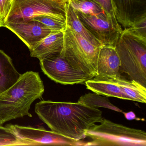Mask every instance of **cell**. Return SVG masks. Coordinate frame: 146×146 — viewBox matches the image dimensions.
<instances>
[{
	"mask_svg": "<svg viewBox=\"0 0 146 146\" xmlns=\"http://www.w3.org/2000/svg\"><path fill=\"white\" fill-rule=\"evenodd\" d=\"M4 27V24L2 23L1 18V17H0V27Z\"/></svg>",
	"mask_w": 146,
	"mask_h": 146,
	"instance_id": "484cf974",
	"label": "cell"
},
{
	"mask_svg": "<svg viewBox=\"0 0 146 146\" xmlns=\"http://www.w3.org/2000/svg\"><path fill=\"white\" fill-rule=\"evenodd\" d=\"M70 2L75 11L84 14L96 16H108L100 6L92 0H70Z\"/></svg>",
	"mask_w": 146,
	"mask_h": 146,
	"instance_id": "d6986e66",
	"label": "cell"
},
{
	"mask_svg": "<svg viewBox=\"0 0 146 146\" xmlns=\"http://www.w3.org/2000/svg\"><path fill=\"white\" fill-rule=\"evenodd\" d=\"M12 0H0V17L5 24L11 6Z\"/></svg>",
	"mask_w": 146,
	"mask_h": 146,
	"instance_id": "603a6c76",
	"label": "cell"
},
{
	"mask_svg": "<svg viewBox=\"0 0 146 146\" xmlns=\"http://www.w3.org/2000/svg\"><path fill=\"white\" fill-rule=\"evenodd\" d=\"M86 131V137L92 139L86 146H146V133L103 118Z\"/></svg>",
	"mask_w": 146,
	"mask_h": 146,
	"instance_id": "277c9868",
	"label": "cell"
},
{
	"mask_svg": "<svg viewBox=\"0 0 146 146\" xmlns=\"http://www.w3.org/2000/svg\"><path fill=\"white\" fill-rule=\"evenodd\" d=\"M30 146L26 141L17 136L10 128L0 125V146Z\"/></svg>",
	"mask_w": 146,
	"mask_h": 146,
	"instance_id": "ffe728a7",
	"label": "cell"
},
{
	"mask_svg": "<svg viewBox=\"0 0 146 146\" xmlns=\"http://www.w3.org/2000/svg\"><path fill=\"white\" fill-rule=\"evenodd\" d=\"M120 61V75L125 73L146 88V41L123 30L115 46Z\"/></svg>",
	"mask_w": 146,
	"mask_h": 146,
	"instance_id": "3957f363",
	"label": "cell"
},
{
	"mask_svg": "<svg viewBox=\"0 0 146 146\" xmlns=\"http://www.w3.org/2000/svg\"><path fill=\"white\" fill-rule=\"evenodd\" d=\"M45 91L39 73L28 71L9 88L0 94V125L25 116L32 117V103L40 99Z\"/></svg>",
	"mask_w": 146,
	"mask_h": 146,
	"instance_id": "7a4b0ae2",
	"label": "cell"
},
{
	"mask_svg": "<svg viewBox=\"0 0 146 146\" xmlns=\"http://www.w3.org/2000/svg\"><path fill=\"white\" fill-rule=\"evenodd\" d=\"M122 113H123L125 118L128 120H133L136 118L135 114L133 111H129L128 112H123Z\"/></svg>",
	"mask_w": 146,
	"mask_h": 146,
	"instance_id": "d4e9b609",
	"label": "cell"
},
{
	"mask_svg": "<svg viewBox=\"0 0 146 146\" xmlns=\"http://www.w3.org/2000/svg\"><path fill=\"white\" fill-rule=\"evenodd\" d=\"M70 0H12L5 23L46 15L66 22V5Z\"/></svg>",
	"mask_w": 146,
	"mask_h": 146,
	"instance_id": "8992f818",
	"label": "cell"
},
{
	"mask_svg": "<svg viewBox=\"0 0 146 146\" xmlns=\"http://www.w3.org/2000/svg\"><path fill=\"white\" fill-rule=\"evenodd\" d=\"M31 19L38 21L44 25L52 32L63 31L66 27L65 21L46 15H41Z\"/></svg>",
	"mask_w": 146,
	"mask_h": 146,
	"instance_id": "44dd1931",
	"label": "cell"
},
{
	"mask_svg": "<svg viewBox=\"0 0 146 146\" xmlns=\"http://www.w3.org/2000/svg\"><path fill=\"white\" fill-rule=\"evenodd\" d=\"M87 88L101 95L127 100L115 78L96 76L85 82Z\"/></svg>",
	"mask_w": 146,
	"mask_h": 146,
	"instance_id": "4fadbf2b",
	"label": "cell"
},
{
	"mask_svg": "<svg viewBox=\"0 0 146 146\" xmlns=\"http://www.w3.org/2000/svg\"><path fill=\"white\" fill-rule=\"evenodd\" d=\"M78 102L93 108H105L119 112H123L121 109L111 103L106 97H103L94 93L84 95L79 98Z\"/></svg>",
	"mask_w": 146,
	"mask_h": 146,
	"instance_id": "ac0fdd59",
	"label": "cell"
},
{
	"mask_svg": "<svg viewBox=\"0 0 146 146\" xmlns=\"http://www.w3.org/2000/svg\"><path fill=\"white\" fill-rule=\"evenodd\" d=\"M66 23L72 30L92 44L98 46H102L100 42L90 33L81 22L76 11L71 5L70 1L66 5Z\"/></svg>",
	"mask_w": 146,
	"mask_h": 146,
	"instance_id": "e0dca14e",
	"label": "cell"
},
{
	"mask_svg": "<svg viewBox=\"0 0 146 146\" xmlns=\"http://www.w3.org/2000/svg\"><path fill=\"white\" fill-rule=\"evenodd\" d=\"M63 31L52 32L42 39L29 50L31 56L40 60L50 54L61 52L64 44Z\"/></svg>",
	"mask_w": 146,
	"mask_h": 146,
	"instance_id": "5bb4252c",
	"label": "cell"
},
{
	"mask_svg": "<svg viewBox=\"0 0 146 146\" xmlns=\"http://www.w3.org/2000/svg\"><path fill=\"white\" fill-rule=\"evenodd\" d=\"M21 76L12 59L0 49V94L12 86Z\"/></svg>",
	"mask_w": 146,
	"mask_h": 146,
	"instance_id": "9a60e30c",
	"label": "cell"
},
{
	"mask_svg": "<svg viewBox=\"0 0 146 146\" xmlns=\"http://www.w3.org/2000/svg\"><path fill=\"white\" fill-rule=\"evenodd\" d=\"M20 139L26 141L30 146H86L87 142L77 141L64 136L42 127L34 128L18 125H6Z\"/></svg>",
	"mask_w": 146,
	"mask_h": 146,
	"instance_id": "9c48e42d",
	"label": "cell"
},
{
	"mask_svg": "<svg viewBox=\"0 0 146 146\" xmlns=\"http://www.w3.org/2000/svg\"><path fill=\"white\" fill-rule=\"evenodd\" d=\"M120 67V59L115 47L102 46L97 59L96 76L117 78L121 76Z\"/></svg>",
	"mask_w": 146,
	"mask_h": 146,
	"instance_id": "7c38bea8",
	"label": "cell"
},
{
	"mask_svg": "<svg viewBox=\"0 0 146 146\" xmlns=\"http://www.w3.org/2000/svg\"><path fill=\"white\" fill-rule=\"evenodd\" d=\"M117 21L123 30L146 16V0H111Z\"/></svg>",
	"mask_w": 146,
	"mask_h": 146,
	"instance_id": "8fae6325",
	"label": "cell"
},
{
	"mask_svg": "<svg viewBox=\"0 0 146 146\" xmlns=\"http://www.w3.org/2000/svg\"><path fill=\"white\" fill-rule=\"evenodd\" d=\"M115 79L127 100L146 103V88L134 80L126 79L122 76Z\"/></svg>",
	"mask_w": 146,
	"mask_h": 146,
	"instance_id": "2e32d148",
	"label": "cell"
},
{
	"mask_svg": "<svg viewBox=\"0 0 146 146\" xmlns=\"http://www.w3.org/2000/svg\"><path fill=\"white\" fill-rule=\"evenodd\" d=\"M125 30L135 37L146 41V16L137 20Z\"/></svg>",
	"mask_w": 146,
	"mask_h": 146,
	"instance_id": "7402d4cb",
	"label": "cell"
},
{
	"mask_svg": "<svg viewBox=\"0 0 146 146\" xmlns=\"http://www.w3.org/2000/svg\"><path fill=\"white\" fill-rule=\"evenodd\" d=\"M40 63L43 73L51 80L60 84H82L93 78L72 66L60 53L50 54L40 60Z\"/></svg>",
	"mask_w": 146,
	"mask_h": 146,
	"instance_id": "52a82bcc",
	"label": "cell"
},
{
	"mask_svg": "<svg viewBox=\"0 0 146 146\" xmlns=\"http://www.w3.org/2000/svg\"><path fill=\"white\" fill-rule=\"evenodd\" d=\"M35 111L51 131L77 141L84 139L86 131L103 119L100 109L78 102L41 101L36 104Z\"/></svg>",
	"mask_w": 146,
	"mask_h": 146,
	"instance_id": "6da1fadb",
	"label": "cell"
},
{
	"mask_svg": "<svg viewBox=\"0 0 146 146\" xmlns=\"http://www.w3.org/2000/svg\"><path fill=\"white\" fill-rule=\"evenodd\" d=\"M63 31L64 44L60 55L75 68L93 77L96 76L97 59L101 46L92 44L66 25Z\"/></svg>",
	"mask_w": 146,
	"mask_h": 146,
	"instance_id": "5b68a950",
	"label": "cell"
},
{
	"mask_svg": "<svg viewBox=\"0 0 146 146\" xmlns=\"http://www.w3.org/2000/svg\"><path fill=\"white\" fill-rule=\"evenodd\" d=\"M98 4L108 16L115 15L112 8L111 0H92Z\"/></svg>",
	"mask_w": 146,
	"mask_h": 146,
	"instance_id": "cb8c5ba5",
	"label": "cell"
},
{
	"mask_svg": "<svg viewBox=\"0 0 146 146\" xmlns=\"http://www.w3.org/2000/svg\"><path fill=\"white\" fill-rule=\"evenodd\" d=\"M75 11L85 28L102 46L115 47L123 30L115 15L96 16Z\"/></svg>",
	"mask_w": 146,
	"mask_h": 146,
	"instance_id": "ba28073f",
	"label": "cell"
},
{
	"mask_svg": "<svg viewBox=\"0 0 146 146\" xmlns=\"http://www.w3.org/2000/svg\"><path fill=\"white\" fill-rule=\"evenodd\" d=\"M4 27L14 33L29 50L52 32L44 25L33 19L5 23Z\"/></svg>",
	"mask_w": 146,
	"mask_h": 146,
	"instance_id": "30bf717a",
	"label": "cell"
}]
</instances>
